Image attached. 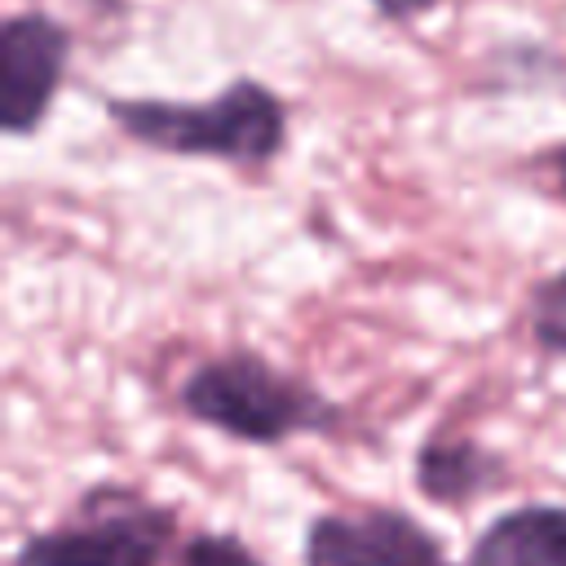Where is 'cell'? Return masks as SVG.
<instances>
[{"label": "cell", "mask_w": 566, "mask_h": 566, "mask_svg": "<svg viewBox=\"0 0 566 566\" xmlns=\"http://www.w3.org/2000/svg\"><path fill=\"white\" fill-rule=\"evenodd\" d=\"M119 133L164 155H208L226 164H270L287 142L283 102L252 75L230 80L208 102L168 97H111Z\"/></svg>", "instance_id": "cell-1"}, {"label": "cell", "mask_w": 566, "mask_h": 566, "mask_svg": "<svg viewBox=\"0 0 566 566\" xmlns=\"http://www.w3.org/2000/svg\"><path fill=\"white\" fill-rule=\"evenodd\" d=\"M553 172H557V190H562V199H566V146L553 150Z\"/></svg>", "instance_id": "cell-11"}, {"label": "cell", "mask_w": 566, "mask_h": 566, "mask_svg": "<svg viewBox=\"0 0 566 566\" xmlns=\"http://www.w3.org/2000/svg\"><path fill=\"white\" fill-rule=\"evenodd\" d=\"M177 566H261V557L226 531H203L195 539H186V548L177 553Z\"/></svg>", "instance_id": "cell-9"}, {"label": "cell", "mask_w": 566, "mask_h": 566, "mask_svg": "<svg viewBox=\"0 0 566 566\" xmlns=\"http://www.w3.org/2000/svg\"><path fill=\"white\" fill-rule=\"evenodd\" d=\"M181 411L252 447H274L296 433L336 424V402H327L314 385L279 371L256 349H234L199 363L181 380Z\"/></svg>", "instance_id": "cell-2"}, {"label": "cell", "mask_w": 566, "mask_h": 566, "mask_svg": "<svg viewBox=\"0 0 566 566\" xmlns=\"http://www.w3.org/2000/svg\"><path fill=\"white\" fill-rule=\"evenodd\" d=\"M500 482V460L473 438H429L416 451V486L433 504H469Z\"/></svg>", "instance_id": "cell-7"}, {"label": "cell", "mask_w": 566, "mask_h": 566, "mask_svg": "<svg viewBox=\"0 0 566 566\" xmlns=\"http://www.w3.org/2000/svg\"><path fill=\"white\" fill-rule=\"evenodd\" d=\"M172 535L177 509L124 486H97L62 526L27 535L13 566H164Z\"/></svg>", "instance_id": "cell-3"}, {"label": "cell", "mask_w": 566, "mask_h": 566, "mask_svg": "<svg viewBox=\"0 0 566 566\" xmlns=\"http://www.w3.org/2000/svg\"><path fill=\"white\" fill-rule=\"evenodd\" d=\"M71 62V31L40 13H13L0 27V124L9 137H27L49 115Z\"/></svg>", "instance_id": "cell-4"}, {"label": "cell", "mask_w": 566, "mask_h": 566, "mask_svg": "<svg viewBox=\"0 0 566 566\" xmlns=\"http://www.w3.org/2000/svg\"><path fill=\"white\" fill-rule=\"evenodd\" d=\"M531 336L539 349L566 358V270L548 274L531 292Z\"/></svg>", "instance_id": "cell-8"}, {"label": "cell", "mask_w": 566, "mask_h": 566, "mask_svg": "<svg viewBox=\"0 0 566 566\" xmlns=\"http://www.w3.org/2000/svg\"><path fill=\"white\" fill-rule=\"evenodd\" d=\"M385 18H394V22H407V18H416V13H429L438 0H371Z\"/></svg>", "instance_id": "cell-10"}, {"label": "cell", "mask_w": 566, "mask_h": 566, "mask_svg": "<svg viewBox=\"0 0 566 566\" xmlns=\"http://www.w3.org/2000/svg\"><path fill=\"white\" fill-rule=\"evenodd\" d=\"M305 566H447L442 539L402 509L323 513L305 526Z\"/></svg>", "instance_id": "cell-5"}, {"label": "cell", "mask_w": 566, "mask_h": 566, "mask_svg": "<svg viewBox=\"0 0 566 566\" xmlns=\"http://www.w3.org/2000/svg\"><path fill=\"white\" fill-rule=\"evenodd\" d=\"M464 566H566V504H522L500 513L473 539Z\"/></svg>", "instance_id": "cell-6"}]
</instances>
